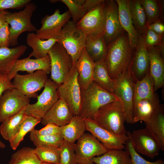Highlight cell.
I'll return each instance as SVG.
<instances>
[{
	"label": "cell",
	"mask_w": 164,
	"mask_h": 164,
	"mask_svg": "<svg viewBox=\"0 0 164 164\" xmlns=\"http://www.w3.org/2000/svg\"><path fill=\"white\" fill-rule=\"evenodd\" d=\"M95 65V63L84 48L76 62L78 80L81 90L86 89L93 81Z\"/></svg>",
	"instance_id": "24"
},
{
	"label": "cell",
	"mask_w": 164,
	"mask_h": 164,
	"mask_svg": "<svg viewBox=\"0 0 164 164\" xmlns=\"http://www.w3.org/2000/svg\"><path fill=\"white\" fill-rule=\"evenodd\" d=\"M27 47L21 45L12 48H0V74H8L16 61L25 53Z\"/></svg>",
	"instance_id": "25"
},
{
	"label": "cell",
	"mask_w": 164,
	"mask_h": 164,
	"mask_svg": "<svg viewBox=\"0 0 164 164\" xmlns=\"http://www.w3.org/2000/svg\"><path fill=\"white\" fill-rule=\"evenodd\" d=\"M120 22L127 33L130 46L135 50L137 46L139 34L134 26L131 15L128 0H116Z\"/></svg>",
	"instance_id": "23"
},
{
	"label": "cell",
	"mask_w": 164,
	"mask_h": 164,
	"mask_svg": "<svg viewBox=\"0 0 164 164\" xmlns=\"http://www.w3.org/2000/svg\"><path fill=\"white\" fill-rule=\"evenodd\" d=\"M41 120L25 114L14 137L9 142L11 148L13 150L16 149L26 135L34 129Z\"/></svg>",
	"instance_id": "34"
},
{
	"label": "cell",
	"mask_w": 164,
	"mask_h": 164,
	"mask_svg": "<svg viewBox=\"0 0 164 164\" xmlns=\"http://www.w3.org/2000/svg\"><path fill=\"white\" fill-rule=\"evenodd\" d=\"M93 81L101 87L114 94V82L109 75L104 60L95 63Z\"/></svg>",
	"instance_id": "32"
},
{
	"label": "cell",
	"mask_w": 164,
	"mask_h": 164,
	"mask_svg": "<svg viewBox=\"0 0 164 164\" xmlns=\"http://www.w3.org/2000/svg\"><path fill=\"white\" fill-rule=\"evenodd\" d=\"M61 134L64 140L74 144L86 130L84 119L79 115L74 116L68 124L60 127Z\"/></svg>",
	"instance_id": "29"
},
{
	"label": "cell",
	"mask_w": 164,
	"mask_h": 164,
	"mask_svg": "<svg viewBox=\"0 0 164 164\" xmlns=\"http://www.w3.org/2000/svg\"><path fill=\"white\" fill-rule=\"evenodd\" d=\"M41 164H54L42 162Z\"/></svg>",
	"instance_id": "54"
},
{
	"label": "cell",
	"mask_w": 164,
	"mask_h": 164,
	"mask_svg": "<svg viewBox=\"0 0 164 164\" xmlns=\"http://www.w3.org/2000/svg\"><path fill=\"white\" fill-rule=\"evenodd\" d=\"M51 61V78L59 85L62 83L71 69L73 63L70 56L60 44L57 42L48 53Z\"/></svg>",
	"instance_id": "9"
},
{
	"label": "cell",
	"mask_w": 164,
	"mask_h": 164,
	"mask_svg": "<svg viewBox=\"0 0 164 164\" xmlns=\"http://www.w3.org/2000/svg\"><path fill=\"white\" fill-rule=\"evenodd\" d=\"M31 0H0V11L24 7Z\"/></svg>",
	"instance_id": "44"
},
{
	"label": "cell",
	"mask_w": 164,
	"mask_h": 164,
	"mask_svg": "<svg viewBox=\"0 0 164 164\" xmlns=\"http://www.w3.org/2000/svg\"><path fill=\"white\" fill-rule=\"evenodd\" d=\"M26 41L28 45L32 50L29 56L38 59L47 56L53 45L57 42L58 39H50L43 40L40 39L36 33L29 32L27 34Z\"/></svg>",
	"instance_id": "28"
},
{
	"label": "cell",
	"mask_w": 164,
	"mask_h": 164,
	"mask_svg": "<svg viewBox=\"0 0 164 164\" xmlns=\"http://www.w3.org/2000/svg\"><path fill=\"white\" fill-rule=\"evenodd\" d=\"M29 138L36 147L49 146L60 148L63 140L61 135H40L34 128L29 132Z\"/></svg>",
	"instance_id": "35"
},
{
	"label": "cell",
	"mask_w": 164,
	"mask_h": 164,
	"mask_svg": "<svg viewBox=\"0 0 164 164\" xmlns=\"http://www.w3.org/2000/svg\"><path fill=\"white\" fill-rule=\"evenodd\" d=\"M163 36L156 33L150 29H147L145 32V42L148 50L157 46L162 43Z\"/></svg>",
	"instance_id": "43"
},
{
	"label": "cell",
	"mask_w": 164,
	"mask_h": 164,
	"mask_svg": "<svg viewBox=\"0 0 164 164\" xmlns=\"http://www.w3.org/2000/svg\"><path fill=\"white\" fill-rule=\"evenodd\" d=\"M81 108L79 116L83 119H93L101 108L118 99L114 94L101 87L94 81L86 89L81 90Z\"/></svg>",
	"instance_id": "2"
},
{
	"label": "cell",
	"mask_w": 164,
	"mask_h": 164,
	"mask_svg": "<svg viewBox=\"0 0 164 164\" xmlns=\"http://www.w3.org/2000/svg\"><path fill=\"white\" fill-rule=\"evenodd\" d=\"M86 130L96 138L108 150H123L128 139L126 135H118L100 127L91 118L84 119Z\"/></svg>",
	"instance_id": "15"
},
{
	"label": "cell",
	"mask_w": 164,
	"mask_h": 164,
	"mask_svg": "<svg viewBox=\"0 0 164 164\" xmlns=\"http://www.w3.org/2000/svg\"><path fill=\"white\" fill-rule=\"evenodd\" d=\"M104 1V0H85L83 6L87 12Z\"/></svg>",
	"instance_id": "49"
},
{
	"label": "cell",
	"mask_w": 164,
	"mask_h": 164,
	"mask_svg": "<svg viewBox=\"0 0 164 164\" xmlns=\"http://www.w3.org/2000/svg\"><path fill=\"white\" fill-rule=\"evenodd\" d=\"M125 115L122 104L118 99L101 108L93 120L100 127L118 135L126 134Z\"/></svg>",
	"instance_id": "3"
},
{
	"label": "cell",
	"mask_w": 164,
	"mask_h": 164,
	"mask_svg": "<svg viewBox=\"0 0 164 164\" xmlns=\"http://www.w3.org/2000/svg\"><path fill=\"white\" fill-rule=\"evenodd\" d=\"M146 128L159 142L161 150H164V106L160 104L154 109L148 122L145 123Z\"/></svg>",
	"instance_id": "26"
},
{
	"label": "cell",
	"mask_w": 164,
	"mask_h": 164,
	"mask_svg": "<svg viewBox=\"0 0 164 164\" xmlns=\"http://www.w3.org/2000/svg\"><path fill=\"white\" fill-rule=\"evenodd\" d=\"M36 8L34 3L30 2L23 10L19 12L7 11L6 21L10 26V46H13L18 45V38L22 32H36L37 29L32 23L31 18Z\"/></svg>",
	"instance_id": "4"
},
{
	"label": "cell",
	"mask_w": 164,
	"mask_h": 164,
	"mask_svg": "<svg viewBox=\"0 0 164 164\" xmlns=\"http://www.w3.org/2000/svg\"><path fill=\"white\" fill-rule=\"evenodd\" d=\"M38 134L40 135H51L61 134L60 127L50 123L39 130H36Z\"/></svg>",
	"instance_id": "46"
},
{
	"label": "cell",
	"mask_w": 164,
	"mask_h": 164,
	"mask_svg": "<svg viewBox=\"0 0 164 164\" xmlns=\"http://www.w3.org/2000/svg\"><path fill=\"white\" fill-rule=\"evenodd\" d=\"M60 1L65 5L68 8L72 21L75 24L87 13L83 5L75 3L73 0H60Z\"/></svg>",
	"instance_id": "42"
},
{
	"label": "cell",
	"mask_w": 164,
	"mask_h": 164,
	"mask_svg": "<svg viewBox=\"0 0 164 164\" xmlns=\"http://www.w3.org/2000/svg\"><path fill=\"white\" fill-rule=\"evenodd\" d=\"M48 74L43 70L21 75L17 73L12 82L15 88L28 98H36L37 92L43 87L48 79Z\"/></svg>",
	"instance_id": "11"
},
{
	"label": "cell",
	"mask_w": 164,
	"mask_h": 164,
	"mask_svg": "<svg viewBox=\"0 0 164 164\" xmlns=\"http://www.w3.org/2000/svg\"><path fill=\"white\" fill-rule=\"evenodd\" d=\"M7 11H0V29L6 22V14Z\"/></svg>",
	"instance_id": "50"
},
{
	"label": "cell",
	"mask_w": 164,
	"mask_h": 164,
	"mask_svg": "<svg viewBox=\"0 0 164 164\" xmlns=\"http://www.w3.org/2000/svg\"><path fill=\"white\" fill-rule=\"evenodd\" d=\"M108 46L103 35L86 36L84 49L95 63L104 60Z\"/></svg>",
	"instance_id": "27"
},
{
	"label": "cell",
	"mask_w": 164,
	"mask_h": 164,
	"mask_svg": "<svg viewBox=\"0 0 164 164\" xmlns=\"http://www.w3.org/2000/svg\"><path fill=\"white\" fill-rule=\"evenodd\" d=\"M145 12L147 25L159 20L160 8L158 2L155 0H139Z\"/></svg>",
	"instance_id": "40"
},
{
	"label": "cell",
	"mask_w": 164,
	"mask_h": 164,
	"mask_svg": "<svg viewBox=\"0 0 164 164\" xmlns=\"http://www.w3.org/2000/svg\"><path fill=\"white\" fill-rule=\"evenodd\" d=\"M147 29H150L156 33L163 35L164 32V25L159 19L147 25Z\"/></svg>",
	"instance_id": "48"
},
{
	"label": "cell",
	"mask_w": 164,
	"mask_h": 164,
	"mask_svg": "<svg viewBox=\"0 0 164 164\" xmlns=\"http://www.w3.org/2000/svg\"><path fill=\"white\" fill-rule=\"evenodd\" d=\"M25 109L2 122L0 133L4 139L9 142L14 137L25 115Z\"/></svg>",
	"instance_id": "33"
},
{
	"label": "cell",
	"mask_w": 164,
	"mask_h": 164,
	"mask_svg": "<svg viewBox=\"0 0 164 164\" xmlns=\"http://www.w3.org/2000/svg\"><path fill=\"white\" fill-rule=\"evenodd\" d=\"M163 43L148 50L150 58L149 73L154 83V91L164 85Z\"/></svg>",
	"instance_id": "19"
},
{
	"label": "cell",
	"mask_w": 164,
	"mask_h": 164,
	"mask_svg": "<svg viewBox=\"0 0 164 164\" xmlns=\"http://www.w3.org/2000/svg\"><path fill=\"white\" fill-rule=\"evenodd\" d=\"M33 150L29 147L20 149L12 155L9 164H41Z\"/></svg>",
	"instance_id": "36"
},
{
	"label": "cell",
	"mask_w": 164,
	"mask_h": 164,
	"mask_svg": "<svg viewBox=\"0 0 164 164\" xmlns=\"http://www.w3.org/2000/svg\"><path fill=\"white\" fill-rule=\"evenodd\" d=\"M75 143L63 139L60 148V160L59 164H77L75 151Z\"/></svg>",
	"instance_id": "41"
},
{
	"label": "cell",
	"mask_w": 164,
	"mask_h": 164,
	"mask_svg": "<svg viewBox=\"0 0 164 164\" xmlns=\"http://www.w3.org/2000/svg\"><path fill=\"white\" fill-rule=\"evenodd\" d=\"M33 152L43 162L59 164L60 160V148L43 146L36 147Z\"/></svg>",
	"instance_id": "38"
},
{
	"label": "cell",
	"mask_w": 164,
	"mask_h": 164,
	"mask_svg": "<svg viewBox=\"0 0 164 164\" xmlns=\"http://www.w3.org/2000/svg\"><path fill=\"white\" fill-rule=\"evenodd\" d=\"M30 99L15 88L7 90L0 98V123L20 112Z\"/></svg>",
	"instance_id": "13"
},
{
	"label": "cell",
	"mask_w": 164,
	"mask_h": 164,
	"mask_svg": "<svg viewBox=\"0 0 164 164\" xmlns=\"http://www.w3.org/2000/svg\"><path fill=\"white\" fill-rule=\"evenodd\" d=\"M131 135L134 148L138 153L153 159L161 150L158 141L146 128L134 130Z\"/></svg>",
	"instance_id": "17"
},
{
	"label": "cell",
	"mask_w": 164,
	"mask_h": 164,
	"mask_svg": "<svg viewBox=\"0 0 164 164\" xmlns=\"http://www.w3.org/2000/svg\"><path fill=\"white\" fill-rule=\"evenodd\" d=\"M105 14L103 37L108 46L125 31L120 22L118 6L115 0L105 1Z\"/></svg>",
	"instance_id": "18"
},
{
	"label": "cell",
	"mask_w": 164,
	"mask_h": 164,
	"mask_svg": "<svg viewBox=\"0 0 164 164\" xmlns=\"http://www.w3.org/2000/svg\"><path fill=\"white\" fill-rule=\"evenodd\" d=\"M92 161L96 164H131L128 152L118 149L108 150L101 155L94 157Z\"/></svg>",
	"instance_id": "30"
},
{
	"label": "cell",
	"mask_w": 164,
	"mask_h": 164,
	"mask_svg": "<svg viewBox=\"0 0 164 164\" xmlns=\"http://www.w3.org/2000/svg\"><path fill=\"white\" fill-rule=\"evenodd\" d=\"M75 144L77 163L93 164L92 159L104 154L108 150L91 134L84 133Z\"/></svg>",
	"instance_id": "10"
},
{
	"label": "cell",
	"mask_w": 164,
	"mask_h": 164,
	"mask_svg": "<svg viewBox=\"0 0 164 164\" xmlns=\"http://www.w3.org/2000/svg\"><path fill=\"white\" fill-rule=\"evenodd\" d=\"M77 164H78V163Z\"/></svg>",
	"instance_id": "55"
},
{
	"label": "cell",
	"mask_w": 164,
	"mask_h": 164,
	"mask_svg": "<svg viewBox=\"0 0 164 164\" xmlns=\"http://www.w3.org/2000/svg\"><path fill=\"white\" fill-rule=\"evenodd\" d=\"M29 56L22 59H18L12 69L8 74L10 80L13 79L19 71H26L29 73L35 70H43L48 74L50 72L51 61L48 55L41 58L32 59Z\"/></svg>",
	"instance_id": "21"
},
{
	"label": "cell",
	"mask_w": 164,
	"mask_h": 164,
	"mask_svg": "<svg viewBox=\"0 0 164 164\" xmlns=\"http://www.w3.org/2000/svg\"><path fill=\"white\" fill-rule=\"evenodd\" d=\"M129 9L134 27L138 34L147 29L146 17L139 0H128Z\"/></svg>",
	"instance_id": "31"
},
{
	"label": "cell",
	"mask_w": 164,
	"mask_h": 164,
	"mask_svg": "<svg viewBox=\"0 0 164 164\" xmlns=\"http://www.w3.org/2000/svg\"><path fill=\"white\" fill-rule=\"evenodd\" d=\"M154 80L149 72L142 80L135 82L133 104L141 100L146 99L151 103L154 109L159 107L160 101L154 91Z\"/></svg>",
	"instance_id": "22"
},
{
	"label": "cell",
	"mask_w": 164,
	"mask_h": 164,
	"mask_svg": "<svg viewBox=\"0 0 164 164\" xmlns=\"http://www.w3.org/2000/svg\"><path fill=\"white\" fill-rule=\"evenodd\" d=\"M10 38V27L6 22L0 29V48H9Z\"/></svg>",
	"instance_id": "45"
},
{
	"label": "cell",
	"mask_w": 164,
	"mask_h": 164,
	"mask_svg": "<svg viewBox=\"0 0 164 164\" xmlns=\"http://www.w3.org/2000/svg\"><path fill=\"white\" fill-rule=\"evenodd\" d=\"M86 36L72 20H69L63 27L57 38L60 44L70 56L73 63L76 62L84 47Z\"/></svg>",
	"instance_id": "6"
},
{
	"label": "cell",
	"mask_w": 164,
	"mask_h": 164,
	"mask_svg": "<svg viewBox=\"0 0 164 164\" xmlns=\"http://www.w3.org/2000/svg\"><path fill=\"white\" fill-rule=\"evenodd\" d=\"M74 116L65 101L59 98L42 118L41 122L45 126L52 123L61 127L69 123Z\"/></svg>",
	"instance_id": "20"
},
{
	"label": "cell",
	"mask_w": 164,
	"mask_h": 164,
	"mask_svg": "<svg viewBox=\"0 0 164 164\" xmlns=\"http://www.w3.org/2000/svg\"><path fill=\"white\" fill-rule=\"evenodd\" d=\"M130 132L127 131L126 134L128 138L125 145V149L130 156L131 164H164V161L159 159L154 162H150L145 159L135 150L133 144Z\"/></svg>",
	"instance_id": "39"
},
{
	"label": "cell",
	"mask_w": 164,
	"mask_h": 164,
	"mask_svg": "<svg viewBox=\"0 0 164 164\" xmlns=\"http://www.w3.org/2000/svg\"><path fill=\"white\" fill-rule=\"evenodd\" d=\"M71 18L68 10L61 14L59 9H56L53 14L46 15L42 19L41 27L37 30L36 34L43 40L57 39L63 27Z\"/></svg>",
	"instance_id": "14"
},
{
	"label": "cell",
	"mask_w": 164,
	"mask_h": 164,
	"mask_svg": "<svg viewBox=\"0 0 164 164\" xmlns=\"http://www.w3.org/2000/svg\"><path fill=\"white\" fill-rule=\"evenodd\" d=\"M15 88L8 74H0V98L5 91Z\"/></svg>",
	"instance_id": "47"
},
{
	"label": "cell",
	"mask_w": 164,
	"mask_h": 164,
	"mask_svg": "<svg viewBox=\"0 0 164 164\" xmlns=\"http://www.w3.org/2000/svg\"><path fill=\"white\" fill-rule=\"evenodd\" d=\"M5 147V145L0 141V148L3 149Z\"/></svg>",
	"instance_id": "52"
},
{
	"label": "cell",
	"mask_w": 164,
	"mask_h": 164,
	"mask_svg": "<svg viewBox=\"0 0 164 164\" xmlns=\"http://www.w3.org/2000/svg\"><path fill=\"white\" fill-rule=\"evenodd\" d=\"M114 84V94L120 100L124 108L125 122L134 124L133 98L135 81L130 73L129 68L125 73L113 80Z\"/></svg>",
	"instance_id": "7"
},
{
	"label": "cell",
	"mask_w": 164,
	"mask_h": 164,
	"mask_svg": "<svg viewBox=\"0 0 164 164\" xmlns=\"http://www.w3.org/2000/svg\"><path fill=\"white\" fill-rule=\"evenodd\" d=\"M105 1L86 13L76 24L86 36L103 35L105 19Z\"/></svg>",
	"instance_id": "12"
},
{
	"label": "cell",
	"mask_w": 164,
	"mask_h": 164,
	"mask_svg": "<svg viewBox=\"0 0 164 164\" xmlns=\"http://www.w3.org/2000/svg\"><path fill=\"white\" fill-rule=\"evenodd\" d=\"M78 76L76 62L57 90L59 98L65 101L74 116L79 115L81 108V90Z\"/></svg>",
	"instance_id": "5"
},
{
	"label": "cell",
	"mask_w": 164,
	"mask_h": 164,
	"mask_svg": "<svg viewBox=\"0 0 164 164\" xmlns=\"http://www.w3.org/2000/svg\"><path fill=\"white\" fill-rule=\"evenodd\" d=\"M150 101L142 99L133 104V120L134 123L143 121L145 123L149 120L154 110Z\"/></svg>",
	"instance_id": "37"
},
{
	"label": "cell",
	"mask_w": 164,
	"mask_h": 164,
	"mask_svg": "<svg viewBox=\"0 0 164 164\" xmlns=\"http://www.w3.org/2000/svg\"><path fill=\"white\" fill-rule=\"evenodd\" d=\"M50 2L51 3H55L57 2H58V0H50Z\"/></svg>",
	"instance_id": "53"
},
{
	"label": "cell",
	"mask_w": 164,
	"mask_h": 164,
	"mask_svg": "<svg viewBox=\"0 0 164 164\" xmlns=\"http://www.w3.org/2000/svg\"><path fill=\"white\" fill-rule=\"evenodd\" d=\"M145 32L139 34L129 69L135 82L142 80L149 72L150 58L145 42Z\"/></svg>",
	"instance_id": "16"
},
{
	"label": "cell",
	"mask_w": 164,
	"mask_h": 164,
	"mask_svg": "<svg viewBox=\"0 0 164 164\" xmlns=\"http://www.w3.org/2000/svg\"><path fill=\"white\" fill-rule=\"evenodd\" d=\"M107 47L104 61L109 75L113 80L129 69L133 50L125 31L108 44Z\"/></svg>",
	"instance_id": "1"
},
{
	"label": "cell",
	"mask_w": 164,
	"mask_h": 164,
	"mask_svg": "<svg viewBox=\"0 0 164 164\" xmlns=\"http://www.w3.org/2000/svg\"><path fill=\"white\" fill-rule=\"evenodd\" d=\"M73 1L77 4L79 5H83L85 1V0H73Z\"/></svg>",
	"instance_id": "51"
},
{
	"label": "cell",
	"mask_w": 164,
	"mask_h": 164,
	"mask_svg": "<svg viewBox=\"0 0 164 164\" xmlns=\"http://www.w3.org/2000/svg\"><path fill=\"white\" fill-rule=\"evenodd\" d=\"M59 85L48 79L42 92L37 97V101L29 103L25 108V114L41 119L59 99L57 92Z\"/></svg>",
	"instance_id": "8"
}]
</instances>
